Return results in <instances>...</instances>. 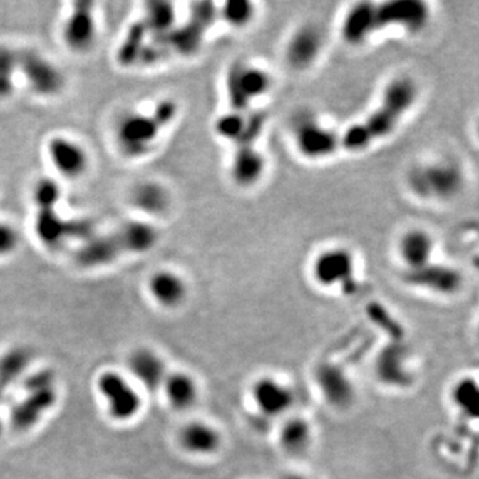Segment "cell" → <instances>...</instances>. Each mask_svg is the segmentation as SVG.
<instances>
[{
	"label": "cell",
	"instance_id": "15",
	"mask_svg": "<svg viewBox=\"0 0 479 479\" xmlns=\"http://www.w3.org/2000/svg\"><path fill=\"white\" fill-rule=\"evenodd\" d=\"M98 390L108 414L113 419L125 422L135 418L141 410L143 399L138 385L119 371H104L98 378Z\"/></svg>",
	"mask_w": 479,
	"mask_h": 479
},
{
	"label": "cell",
	"instance_id": "12",
	"mask_svg": "<svg viewBox=\"0 0 479 479\" xmlns=\"http://www.w3.org/2000/svg\"><path fill=\"white\" fill-rule=\"evenodd\" d=\"M268 113L262 108L250 110H224L213 120V135L227 145L259 144L268 128Z\"/></svg>",
	"mask_w": 479,
	"mask_h": 479
},
{
	"label": "cell",
	"instance_id": "28",
	"mask_svg": "<svg viewBox=\"0 0 479 479\" xmlns=\"http://www.w3.org/2000/svg\"><path fill=\"white\" fill-rule=\"evenodd\" d=\"M450 401L459 414L475 418L479 411V388L477 379L462 377L454 382L450 389Z\"/></svg>",
	"mask_w": 479,
	"mask_h": 479
},
{
	"label": "cell",
	"instance_id": "14",
	"mask_svg": "<svg viewBox=\"0 0 479 479\" xmlns=\"http://www.w3.org/2000/svg\"><path fill=\"white\" fill-rule=\"evenodd\" d=\"M249 399L256 413L264 418L284 419L292 414L296 394L284 379L273 374H262L252 381Z\"/></svg>",
	"mask_w": 479,
	"mask_h": 479
},
{
	"label": "cell",
	"instance_id": "26",
	"mask_svg": "<svg viewBox=\"0 0 479 479\" xmlns=\"http://www.w3.org/2000/svg\"><path fill=\"white\" fill-rule=\"evenodd\" d=\"M132 205L136 210L150 215V220L167 215L172 205L170 190L159 181H147L139 184L130 195Z\"/></svg>",
	"mask_w": 479,
	"mask_h": 479
},
{
	"label": "cell",
	"instance_id": "3",
	"mask_svg": "<svg viewBox=\"0 0 479 479\" xmlns=\"http://www.w3.org/2000/svg\"><path fill=\"white\" fill-rule=\"evenodd\" d=\"M468 172L460 160L441 155L414 161L403 177L405 190L423 204H449L468 188Z\"/></svg>",
	"mask_w": 479,
	"mask_h": 479
},
{
	"label": "cell",
	"instance_id": "23",
	"mask_svg": "<svg viewBox=\"0 0 479 479\" xmlns=\"http://www.w3.org/2000/svg\"><path fill=\"white\" fill-rule=\"evenodd\" d=\"M314 439V428L304 416L289 414L281 421L277 430V443L289 457H301L311 448Z\"/></svg>",
	"mask_w": 479,
	"mask_h": 479
},
{
	"label": "cell",
	"instance_id": "18",
	"mask_svg": "<svg viewBox=\"0 0 479 479\" xmlns=\"http://www.w3.org/2000/svg\"><path fill=\"white\" fill-rule=\"evenodd\" d=\"M437 237L431 230L414 225L399 233L394 244V253L401 270L416 269L436 259Z\"/></svg>",
	"mask_w": 479,
	"mask_h": 479
},
{
	"label": "cell",
	"instance_id": "10",
	"mask_svg": "<svg viewBox=\"0 0 479 479\" xmlns=\"http://www.w3.org/2000/svg\"><path fill=\"white\" fill-rule=\"evenodd\" d=\"M18 72L26 87L43 99L59 96L67 86L59 66L35 48H18Z\"/></svg>",
	"mask_w": 479,
	"mask_h": 479
},
{
	"label": "cell",
	"instance_id": "4",
	"mask_svg": "<svg viewBox=\"0 0 479 479\" xmlns=\"http://www.w3.org/2000/svg\"><path fill=\"white\" fill-rule=\"evenodd\" d=\"M179 104L173 99H161L150 112H127L116 123L115 143L127 159L148 156L158 145L164 132L170 130L179 116Z\"/></svg>",
	"mask_w": 479,
	"mask_h": 479
},
{
	"label": "cell",
	"instance_id": "2",
	"mask_svg": "<svg viewBox=\"0 0 479 479\" xmlns=\"http://www.w3.org/2000/svg\"><path fill=\"white\" fill-rule=\"evenodd\" d=\"M160 237L159 227L152 220H127L107 233L92 235L80 242L73 252V259L84 269L108 267L123 257L140 256L155 249Z\"/></svg>",
	"mask_w": 479,
	"mask_h": 479
},
{
	"label": "cell",
	"instance_id": "19",
	"mask_svg": "<svg viewBox=\"0 0 479 479\" xmlns=\"http://www.w3.org/2000/svg\"><path fill=\"white\" fill-rule=\"evenodd\" d=\"M314 381L321 397L337 410L349 408L356 396L349 374L337 364L324 362L314 370Z\"/></svg>",
	"mask_w": 479,
	"mask_h": 479
},
{
	"label": "cell",
	"instance_id": "17",
	"mask_svg": "<svg viewBox=\"0 0 479 479\" xmlns=\"http://www.w3.org/2000/svg\"><path fill=\"white\" fill-rule=\"evenodd\" d=\"M269 159L259 144L232 147L227 164L230 184L240 190H252L267 179Z\"/></svg>",
	"mask_w": 479,
	"mask_h": 479
},
{
	"label": "cell",
	"instance_id": "1",
	"mask_svg": "<svg viewBox=\"0 0 479 479\" xmlns=\"http://www.w3.org/2000/svg\"><path fill=\"white\" fill-rule=\"evenodd\" d=\"M421 99V86L409 73H397L382 86L374 105L364 116L339 128L341 153L359 156L391 139Z\"/></svg>",
	"mask_w": 479,
	"mask_h": 479
},
{
	"label": "cell",
	"instance_id": "29",
	"mask_svg": "<svg viewBox=\"0 0 479 479\" xmlns=\"http://www.w3.org/2000/svg\"><path fill=\"white\" fill-rule=\"evenodd\" d=\"M18 72V48L7 44L0 46V101L10 99L16 90Z\"/></svg>",
	"mask_w": 479,
	"mask_h": 479
},
{
	"label": "cell",
	"instance_id": "21",
	"mask_svg": "<svg viewBox=\"0 0 479 479\" xmlns=\"http://www.w3.org/2000/svg\"><path fill=\"white\" fill-rule=\"evenodd\" d=\"M374 373L385 386L397 389L409 386L414 378L409 351L397 344L385 346L376 359Z\"/></svg>",
	"mask_w": 479,
	"mask_h": 479
},
{
	"label": "cell",
	"instance_id": "27",
	"mask_svg": "<svg viewBox=\"0 0 479 479\" xmlns=\"http://www.w3.org/2000/svg\"><path fill=\"white\" fill-rule=\"evenodd\" d=\"M259 6L250 0H227L217 4L219 23L232 31L250 29L259 16Z\"/></svg>",
	"mask_w": 479,
	"mask_h": 479
},
{
	"label": "cell",
	"instance_id": "8",
	"mask_svg": "<svg viewBox=\"0 0 479 479\" xmlns=\"http://www.w3.org/2000/svg\"><path fill=\"white\" fill-rule=\"evenodd\" d=\"M309 277L319 289L353 294L359 288V259L354 250L344 244L317 250L310 259Z\"/></svg>",
	"mask_w": 479,
	"mask_h": 479
},
{
	"label": "cell",
	"instance_id": "20",
	"mask_svg": "<svg viewBox=\"0 0 479 479\" xmlns=\"http://www.w3.org/2000/svg\"><path fill=\"white\" fill-rule=\"evenodd\" d=\"M180 448L197 458H210L219 453L224 445L221 430L204 419H192L179 430Z\"/></svg>",
	"mask_w": 479,
	"mask_h": 479
},
{
	"label": "cell",
	"instance_id": "30",
	"mask_svg": "<svg viewBox=\"0 0 479 479\" xmlns=\"http://www.w3.org/2000/svg\"><path fill=\"white\" fill-rule=\"evenodd\" d=\"M21 237L18 228L6 220H0V259H7L19 249Z\"/></svg>",
	"mask_w": 479,
	"mask_h": 479
},
{
	"label": "cell",
	"instance_id": "13",
	"mask_svg": "<svg viewBox=\"0 0 479 479\" xmlns=\"http://www.w3.org/2000/svg\"><path fill=\"white\" fill-rule=\"evenodd\" d=\"M93 1H73L61 26L63 44L73 53L86 55L95 48L99 36L98 9Z\"/></svg>",
	"mask_w": 479,
	"mask_h": 479
},
{
	"label": "cell",
	"instance_id": "31",
	"mask_svg": "<svg viewBox=\"0 0 479 479\" xmlns=\"http://www.w3.org/2000/svg\"><path fill=\"white\" fill-rule=\"evenodd\" d=\"M279 479H316L313 477H310L308 474L305 473H297V471H292V473H287L285 475H282L281 478Z\"/></svg>",
	"mask_w": 479,
	"mask_h": 479
},
{
	"label": "cell",
	"instance_id": "11",
	"mask_svg": "<svg viewBox=\"0 0 479 479\" xmlns=\"http://www.w3.org/2000/svg\"><path fill=\"white\" fill-rule=\"evenodd\" d=\"M402 282L411 289L437 297H454L465 285V274L457 265L433 259L416 269L401 270Z\"/></svg>",
	"mask_w": 479,
	"mask_h": 479
},
{
	"label": "cell",
	"instance_id": "22",
	"mask_svg": "<svg viewBox=\"0 0 479 479\" xmlns=\"http://www.w3.org/2000/svg\"><path fill=\"white\" fill-rule=\"evenodd\" d=\"M147 290L161 308L177 309L188 299L190 284L177 270L163 268L150 274Z\"/></svg>",
	"mask_w": 479,
	"mask_h": 479
},
{
	"label": "cell",
	"instance_id": "5",
	"mask_svg": "<svg viewBox=\"0 0 479 479\" xmlns=\"http://www.w3.org/2000/svg\"><path fill=\"white\" fill-rule=\"evenodd\" d=\"M276 87L272 71L254 60L235 59L222 76V95L225 110H250L261 108Z\"/></svg>",
	"mask_w": 479,
	"mask_h": 479
},
{
	"label": "cell",
	"instance_id": "16",
	"mask_svg": "<svg viewBox=\"0 0 479 479\" xmlns=\"http://www.w3.org/2000/svg\"><path fill=\"white\" fill-rule=\"evenodd\" d=\"M46 156L53 172L67 181L83 179L91 168L90 150L68 135H53L46 143Z\"/></svg>",
	"mask_w": 479,
	"mask_h": 479
},
{
	"label": "cell",
	"instance_id": "24",
	"mask_svg": "<svg viewBox=\"0 0 479 479\" xmlns=\"http://www.w3.org/2000/svg\"><path fill=\"white\" fill-rule=\"evenodd\" d=\"M128 369L138 385L150 391L159 390L168 374L164 359L159 353L148 348H140L130 354Z\"/></svg>",
	"mask_w": 479,
	"mask_h": 479
},
{
	"label": "cell",
	"instance_id": "7",
	"mask_svg": "<svg viewBox=\"0 0 479 479\" xmlns=\"http://www.w3.org/2000/svg\"><path fill=\"white\" fill-rule=\"evenodd\" d=\"M431 4L425 0H369L371 40L389 32L417 36L429 27Z\"/></svg>",
	"mask_w": 479,
	"mask_h": 479
},
{
	"label": "cell",
	"instance_id": "9",
	"mask_svg": "<svg viewBox=\"0 0 479 479\" xmlns=\"http://www.w3.org/2000/svg\"><path fill=\"white\" fill-rule=\"evenodd\" d=\"M329 44V32L319 20L308 19L296 24L282 44L284 64L296 73L316 68Z\"/></svg>",
	"mask_w": 479,
	"mask_h": 479
},
{
	"label": "cell",
	"instance_id": "6",
	"mask_svg": "<svg viewBox=\"0 0 479 479\" xmlns=\"http://www.w3.org/2000/svg\"><path fill=\"white\" fill-rule=\"evenodd\" d=\"M289 140L294 153L310 164L331 161L342 155L339 128L314 110H297L290 118Z\"/></svg>",
	"mask_w": 479,
	"mask_h": 479
},
{
	"label": "cell",
	"instance_id": "25",
	"mask_svg": "<svg viewBox=\"0 0 479 479\" xmlns=\"http://www.w3.org/2000/svg\"><path fill=\"white\" fill-rule=\"evenodd\" d=\"M160 390H163L170 408L177 411L195 408L200 398L199 382L188 371H168Z\"/></svg>",
	"mask_w": 479,
	"mask_h": 479
}]
</instances>
